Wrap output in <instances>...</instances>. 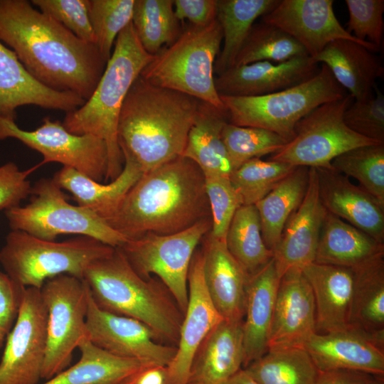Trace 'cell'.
I'll use <instances>...</instances> for the list:
<instances>
[{"label":"cell","mask_w":384,"mask_h":384,"mask_svg":"<svg viewBox=\"0 0 384 384\" xmlns=\"http://www.w3.org/2000/svg\"><path fill=\"white\" fill-rule=\"evenodd\" d=\"M0 41L41 85L85 101L107 63L95 43L80 39L27 0H0Z\"/></svg>","instance_id":"6da1fadb"},{"label":"cell","mask_w":384,"mask_h":384,"mask_svg":"<svg viewBox=\"0 0 384 384\" xmlns=\"http://www.w3.org/2000/svg\"><path fill=\"white\" fill-rule=\"evenodd\" d=\"M211 218L204 175L180 156L146 173L106 222L128 240L146 233L170 235Z\"/></svg>","instance_id":"7a4b0ae2"},{"label":"cell","mask_w":384,"mask_h":384,"mask_svg":"<svg viewBox=\"0 0 384 384\" xmlns=\"http://www.w3.org/2000/svg\"><path fill=\"white\" fill-rule=\"evenodd\" d=\"M201 102L139 75L120 110L117 139L122 153L132 157L143 173L182 156Z\"/></svg>","instance_id":"3957f363"},{"label":"cell","mask_w":384,"mask_h":384,"mask_svg":"<svg viewBox=\"0 0 384 384\" xmlns=\"http://www.w3.org/2000/svg\"><path fill=\"white\" fill-rule=\"evenodd\" d=\"M82 279L99 308L137 319L161 343L177 346L183 319L178 304L159 279L140 277L119 248L92 262Z\"/></svg>","instance_id":"277c9868"},{"label":"cell","mask_w":384,"mask_h":384,"mask_svg":"<svg viewBox=\"0 0 384 384\" xmlns=\"http://www.w3.org/2000/svg\"><path fill=\"white\" fill-rule=\"evenodd\" d=\"M154 56L141 45L131 21L117 37L92 95L81 107L66 112L62 122L70 133L93 135L106 143L105 180L113 181L123 169L124 157L117 139L120 110L131 86Z\"/></svg>","instance_id":"5b68a950"},{"label":"cell","mask_w":384,"mask_h":384,"mask_svg":"<svg viewBox=\"0 0 384 384\" xmlns=\"http://www.w3.org/2000/svg\"><path fill=\"white\" fill-rule=\"evenodd\" d=\"M222 42L223 31L217 19L204 27L191 25L154 56L140 77L154 85L193 97L226 114L214 83V63Z\"/></svg>","instance_id":"8992f818"},{"label":"cell","mask_w":384,"mask_h":384,"mask_svg":"<svg viewBox=\"0 0 384 384\" xmlns=\"http://www.w3.org/2000/svg\"><path fill=\"white\" fill-rule=\"evenodd\" d=\"M114 250L87 236L55 242L11 230L0 250V263L4 272L18 285L41 289L46 280L60 274L82 279L92 262Z\"/></svg>","instance_id":"52a82bcc"},{"label":"cell","mask_w":384,"mask_h":384,"mask_svg":"<svg viewBox=\"0 0 384 384\" xmlns=\"http://www.w3.org/2000/svg\"><path fill=\"white\" fill-rule=\"evenodd\" d=\"M346 95L328 67L321 64L315 75L286 90L262 96L220 97L229 123L270 130L289 142L302 118L318 106Z\"/></svg>","instance_id":"ba28073f"},{"label":"cell","mask_w":384,"mask_h":384,"mask_svg":"<svg viewBox=\"0 0 384 384\" xmlns=\"http://www.w3.org/2000/svg\"><path fill=\"white\" fill-rule=\"evenodd\" d=\"M30 202L5 210L11 230L54 241L60 235L73 234L94 238L114 248L127 239L92 211L69 203L52 178H43L31 187Z\"/></svg>","instance_id":"9c48e42d"},{"label":"cell","mask_w":384,"mask_h":384,"mask_svg":"<svg viewBox=\"0 0 384 384\" xmlns=\"http://www.w3.org/2000/svg\"><path fill=\"white\" fill-rule=\"evenodd\" d=\"M353 100L346 94L314 108L296 124L293 138L268 160L293 166L333 169L331 161L340 154L378 144L356 134L344 123L343 113Z\"/></svg>","instance_id":"30bf717a"},{"label":"cell","mask_w":384,"mask_h":384,"mask_svg":"<svg viewBox=\"0 0 384 384\" xmlns=\"http://www.w3.org/2000/svg\"><path fill=\"white\" fill-rule=\"evenodd\" d=\"M211 218L170 235L146 233L119 248L142 278L155 275L174 297L183 315L188 299V275L196 247L211 230Z\"/></svg>","instance_id":"8fae6325"},{"label":"cell","mask_w":384,"mask_h":384,"mask_svg":"<svg viewBox=\"0 0 384 384\" xmlns=\"http://www.w3.org/2000/svg\"><path fill=\"white\" fill-rule=\"evenodd\" d=\"M48 309L47 348L41 378L66 369L80 339L86 336L89 288L83 279L60 274L40 289Z\"/></svg>","instance_id":"7c38bea8"},{"label":"cell","mask_w":384,"mask_h":384,"mask_svg":"<svg viewBox=\"0 0 384 384\" xmlns=\"http://www.w3.org/2000/svg\"><path fill=\"white\" fill-rule=\"evenodd\" d=\"M14 138L39 152L43 165L57 162L71 167L90 178L102 182L106 178L108 153L106 143L90 134L78 135L68 132L58 120L49 117L32 131L23 130L15 121L0 117V140Z\"/></svg>","instance_id":"4fadbf2b"},{"label":"cell","mask_w":384,"mask_h":384,"mask_svg":"<svg viewBox=\"0 0 384 384\" xmlns=\"http://www.w3.org/2000/svg\"><path fill=\"white\" fill-rule=\"evenodd\" d=\"M48 309L40 289L25 288L0 361V384H38L47 348Z\"/></svg>","instance_id":"5bb4252c"},{"label":"cell","mask_w":384,"mask_h":384,"mask_svg":"<svg viewBox=\"0 0 384 384\" xmlns=\"http://www.w3.org/2000/svg\"><path fill=\"white\" fill-rule=\"evenodd\" d=\"M85 330L95 346L121 358L167 366L176 352V347L161 343L144 323L99 308L90 289Z\"/></svg>","instance_id":"9a60e30c"},{"label":"cell","mask_w":384,"mask_h":384,"mask_svg":"<svg viewBox=\"0 0 384 384\" xmlns=\"http://www.w3.org/2000/svg\"><path fill=\"white\" fill-rule=\"evenodd\" d=\"M333 4V0H279L261 21L289 34L311 58L338 39L351 40L372 52L378 51L371 43L361 42L348 33L338 21Z\"/></svg>","instance_id":"2e32d148"},{"label":"cell","mask_w":384,"mask_h":384,"mask_svg":"<svg viewBox=\"0 0 384 384\" xmlns=\"http://www.w3.org/2000/svg\"><path fill=\"white\" fill-rule=\"evenodd\" d=\"M203 265L202 250H196L188 271V299L180 329L176 352L166 366V384L188 383L196 350L207 334L223 320L208 295Z\"/></svg>","instance_id":"e0dca14e"},{"label":"cell","mask_w":384,"mask_h":384,"mask_svg":"<svg viewBox=\"0 0 384 384\" xmlns=\"http://www.w3.org/2000/svg\"><path fill=\"white\" fill-rule=\"evenodd\" d=\"M316 333L311 287L302 270H289L280 278L267 348L304 347Z\"/></svg>","instance_id":"ac0fdd59"},{"label":"cell","mask_w":384,"mask_h":384,"mask_svg":"<svg viewBox=\"0 0 384 384\" xmlns=\"http://www.w3.org/2000/svg\"><path fill=\"white\" fill-rule=\"evenodd\" d=\"M319 68L308 55L277 63L259 61L233 66L215 75V87L219 96H262L300 84L315 75Z\"/></svg>","instance_id":"d6986e66"},{"label":"cell","mask_w":384,"mask_h":384,"mask_svg":"<svg viewBox=\"0 0 384 384\" xmlns=\"http://www.w3.org/2000/svg\"><path fill=\"white\" fill-rule=\"evenodd\" d=\"M326 212L319 198L316 169L309 168L306 194L298 208L287 220L274 251L279 278L289 270H302L314 262Z\"/></svg>","instance_id":"ffe728a7"},{"label":"cell","mask_w":384,"mask_h":384,"mask_svg":"<svg viewBox=\"0 0 384 384\" xmlns=\"http://www.w3.org/2000/svg\"><path fill=\"white\" fill-rule=\"evenodd\" d=\"M325 209L384 244V206L334 169H316Z\"/></svg>","instance_id":"44dd1931"},{"label":"cell","mask_w":384,"mask_h":384,"mask_svg":"<svg viewBox=\"0 0 384 384\" xmlns=\"http://www.w3.org/2000/svg\"><path fill=\"white\" fill-rule=\"evenodd\" d=\"M304 348L320 371L352 370L384 376V348L351 328L316 333Z\"/></svg>","instance_id":"7402d4cb"},{"label":"cell","mask_w":384,"mask_h":384,"mask_svg":"<svg viewBox=\"0 0 384 384\" xmlns=\"http://www.w3.org/2000/svg\"><path fill=\"white\" fill-rule=\"evenodd\" d=\"M85 102L77 95L55 91L41 85L26 70L15 53L0 41V117L16 122V109L24 105L69 112Z\"/></svg>","instance_id":"603a6c76"},{"label":"cell","mask_w":384,"mask_h":384,"mask_svg":"<svg viewBox=\"0 0 384 384\" xmlns=\"http://www.w3.org/2000/svg\"><path fill=\"white\" fill-rule=\"evenodd\" d=\"M202 252L208 295L224 320L242 321L248 275L228 251L225 241L206 235Z\"/></svg>","instance_id":"cb8c5ba5"},{"label":"cell","mask_w":384,"mask_h":384,"mask_svg":"<svg viewBox=\"0 0 384 384\" xmlns=\"http://www.w3.org/2000/svg\"><path fill=\"white\" fill-rule=\"evenodd\" d=\"M302 271L314 297L316 333L349 329L353 288L352 269L313 262Z\"/></svg>","instance_id":"d4e9b609"},{"label":"cell","mask_w":384,"mask_h":384,"mask_svg":"<svg viewBox=\"0 0 384 384\" xmlns=\"http://www.w3.org/2000/svg\"><path fill=\"white\" fill-rule=\"evenodd\" d=\"M244 360L242 321L223 319L196 350L188 383L220 384L242 369Z\"/></svg>","instance_id":"484cf974"},{"label":"cell","mask_w":384,"mask_h":384,"mask_svg":"<svg viewBox=\"0 0 384 384\" xmlns=\"http://www.w3.org/2000/svg\"><path fill=\"white\" fill-rule=\"evenodd\" d=\"M279 281L274 257L265 267L248 277L242 320L243 368L262 356L268 349L269 334Z\"/></svg>","instance_id":"4316f807"},{"label":"cell","mask_w":384,"mask_h":384,"mask_svg":"<svg viewBox=\"0 0 384 384\" xmlns=\"http://www.w3.org/2000/svg\"><path fill=\"white\" fill-rule=\"evenodd\" d=\"M124 166L108 184L97 182L75 169L63 166L52 179L62 190L70 192L79 206L88 209L105 221L117 212L124 197L143 172L129 155L122 154Z\"/></svg>","instance_id":"83f0119b"},{"label":"cell","mask_w":384,"mask_h":384,"mask_svg":"<svg viewBox=\"0 0 384 384\" xmlns=\"http://www.w3.org/2000/svg\"><path fill=\"white\" fill-rule=\"evenodd\" d=\"M312 58L318 64L326 65L355 100L372 96L376 80L384 74L378 58L364 46L351 40L333 41Z\"/></svg>","instance_id":"f1b7e54d"},{"label":"cell","mask_w":384,"mask_h":384,"mask_svg":"<svg viewBox=\"0 0 384 384\" xmlns=\"http://www.w3.org/2000/svg\"><path fill=\"white\" fill-rule=\"evenodd\" d=\"M351 269L349 328L366 334L384 348V254Z\"/></svg>","instance_id":"f546056e"},{"label":"cell","mask_w":384,"mask_h":384,"mask_svg":"<svg viewBox=\"0 0 384 384\" xmlns=\"http://www.w3.org/2000/svg\"><path fill=\"white\" fill-rule=\"evenodd\" d=\"M384 254V244L326 210L314 262L353 268Z\"/></svg>","instance_id":"4dcf8cb0"},{"label":"cell","mask_w":384,"mask_h":384,"mask_svg":"<svg viewBox=\"0 0 384 384\" xmlns=\"http://www.w3.org/2000/svg\"><path fill=\"white\" fill-rule=\"evenodd\" d=\"M226 118L225 113L201 102L182 156L193 161L203 174L229 177L234 171L221 136Z\"/></svg>","instance_id":"1f68e13d"},{"label":"cell","mask_w":384,"mask_h":384,"mask_svg":"<svg viewBox=\"0 0 384 384\" xmlns=\"http://www.w3.org/2000/svg\"><path fill=\"white\" fill-rule=\"evenodd\" d=\"M77 348L80 360L42 384H121L133 373L154 365L114 356L95 346L86 336Z\"/></svg>","instance_id":"d6a6232c"},{"label":"cell","mask_w":384,"mask_h":384,"mask_svg":"<svg viewBox=\"0 0 384 384\" xmlns=\"http://www.w3.org/2000/svg\"><path fill=\"white\" fill-rule=\"evenodd\" d=\"M279 0H217V16L223 31V46L214 63L218 75L234 66L253 24L272 11Z\"/></svg>","instance_id":"836d02e7"},{"label":"cell","mask_w":384,"mask_h":384,"mask_svg":"<svg viewBox=\"0 0 384 384\" xmlns=\"http://www.w3.org/2000/svg\"><path fill=\"white\" fill-rule=\"evenodd\" d=\"M309 183V168L297 166L263 198L255 204L265 244L274 253L283 228L298 208Z\"/></svg>","instance_id":"e575fe53"},{"label":"cell","mask_w":384,"mask_h":384,"mask_svg":"<svg viewBox=\"0 0 384 384\" xmlns=\"http://www.w3.org/2000/svg\"><path fill=\"white\" fill-rule=\"evenodd\" d=\"M244 369L258 384H315L319 374L304 347L270 348Z\"/></svg>","instance_id":"d590c367"},{"label":"cell","mask_w":384,"mask_h":384,"mask_svg":"<svg viewBox=\"0 0 384 384\" xmlns=\"http://www.w3.org/2000/svg\"><path fill=\"white\" fill-rule=\"evenodd\" d=\"M225 244L248 276L256 273L274 257L273 252L263 240L255 205H243L237 210L228 228Z\"/></svg>","instance_id":"8d00e7d4"},{"label":"cell","mask_w":384,"mask_h":384,"mask_svg":"<svg viewBox=\"0 0 384 384\" xmlns=\"http://www.w3.org/2000/svg\"><path fill=\"white\" fill-rule=\"evenodd\" d=\"M173 0H135L132 23L137 38L149 54L155 55L181 34Z\"/></svg>","instance_id":"74e56055"},{"label":"cell","mask_w":384,"mask_h":384,"mask_svg":"<svg viewBox=\"0 0 384 384\" xmlns=\"http://www.w3.org/2000/svg\"><path fill=\"white\" fill-rule=\"evenodd\" d=\"M305 55H308L303 46L289 34L273 25L260 21L253 24L236 58L234 66L259 61L282 63Z\"/></svg>","instance_id":"f35d334b"},{"label":"cell","mask_w":384,"mask_h":384,"mask_svg":"<svg viewBox=\"0 0 384 384\" xmlns=\"http://www.w3.org/2000/svg\"><path fill=\"white\" fill-rule=\"evenodd\" d=\"M332 168L359 186L384 206V144L350 149L331 161Z\"/></svg>","instance_id":"ab89813d"},{"label":"cell","mask_w":384,"mask_h":384,"mask_svg":"<svg viewBox=\"0 0 384 384\" xmlns=\"http://www.w3.org/2000/svg\"><path fill=\"white\" fill-rule=\"evenodd\" d=\"M297 166L279 161L254 158L234 170L229 178L242 205H255Z\"/></svg>","instance_id":"60d3db41"},{"label":"cell","mask_w":384,"mask_h":384,"mask_svg":"<svg viewBox=\"0 0 384 384\" xmlns=\"http://www.w3.org/2000/svg\"><path fill=\"white\" fill-rule=\"evenodd\" d=\"M221 136L234 170L248 160L276 153L288 142L270 130L228 122L225 123Z\"/></svg>","instance_id":"b9f144b4"},{"label":"cell","mask_w":384,"mask_h":384,"mask_svg":"<svg viewBox=\"0 0 384 384\" xmlns=\"http://www.w3.org/2000/svg\"><path fill=\"white\" fill-rule=\"evenodd\" d=\"M135 0H88L95 45L107 61L119 33L132 21Z\"/></svg>","instance_id":"7bdbcfd3"},{"label":"cell","mask_w":384,"mask_h":384,"mask_svg":"<svg viewBox=\"0 0 384 384\" xmlns=\"http://www.w3.org/2000/svg\"><path fill=\"white\" fill-rule=\"evenodd\" d=\"M203 175L212 223L210 234L225 241L231 220L237 210L243 206L242 202L229 177L212 174Z\"/></svg>","instance_id":"ee69618b"},{"label":"cell","mask_w":384,"mask_h":384,"mask_svg":"<svg viewBox=\"0 0 384 384\" xmlns=\"http://www.w3.org/2000/svg\"><path fill=\"white\" fill-rule=\"evenodd\" d=\"M349 14L347 28L351 35L380 50L383 42L384 1L346 0Z\"/></svg>","instance_id":"f6af8a7d"},{"label":"cell","mask_w":384,"mask_h":384,"mask_svg":"<svg viewBox=\"0 0 384 384\" xmlns=\"http://www.w3.org/2000/svg\"><path fill=\"white\" fill-rule=\"evenodd\" d=\"M375 94L361 100H353L343 113L346 125L356 134L384 144V95Z\"/></svg>","instance_id":"bcb514c9"},{"label":"cell","mask_w":384,"mask_h":384,"mask_svg":"<svg viewBox=\"0 0 384 384\" xmlns=\"http://www.w3.org/2000/svg\"><path fill=\"white\" fill-rule=\"evenodd\" d=\"M31 3L80 39L95 44L88 0H31Z\"/></svg>","instance_id":"7dc6e473"},{"label":"cell","mask_w":384,"mask_h":384,"mask_svg":"<svg viewBox=\"0 0 384 384\" xmlns=\"http://www.w3.org/2000/svg\"><path fill=\"white\" fill-rule=\"evenodd\" d=\"M40 164L26 171H21L14 162L0 166V210L20 206L31 194L29 174Z\"/></svg>","instance_id":"c3c4849f"},{"label":"cell","mask_w":384,"mask_h":384,"mask_svg":"<svg viewBox=\"0 0 384 384\" xmlns=\"http://www.w3.org/2000/svg\"><path fill=\"white\" fill-rule=\"evenodd\" d=\"M24 289L0 270V350L17 318Z\"/></svg>","instance_id":"681fc988"},{"label":"cell","mask_w":384,"mask_h":384,"mask_svg":"<svg viewBox=\"0 0 384 384\" xmlns=\"http://www.w3.org/2000/svg\"><path fill=\"white\" fill-rule=\"evenodd\" d=\"M174 9L180 21L187 19L192 26L204 27L216 20L217 0H175Z\"/></svg>","instance_id":"f907efd6"},{"label":"cell","mask_w":384,"mask_h":384,"mask_svg":"<svg viewBox=\"0 0 384 384\" xmlns=\"http://www.w3.org/2000/svg\"><path fill=\"white\" fill-rule=\"evenodd\" d=\"M381 378L352 370H319L315 384H376Z\"/></svg>","instance_id":"816d5d0a"},{"label":"cell","mask_w":384,"mask_h":384,"mask_svg":"<svg viewBox=\"0 0 384 384\" xmlns=\"http://www.w3.org/2000/svg\"><path fill=\"white\" fill-rule=\"evenodd\" d=\"M166 366L149 365L126 378L121 384H166Z\"/></svg>","instance_id":"f5cc1de1"},{"label":"cell","mask_w":384,"mask_h":384,"mask_svg":"<svg viewBox=\"0 0 384 384\" xmlns=\"http://www.w3.org/2000/svg\"><path fill=\"white\" fill-rule=\"evenodd\" d=\"M220 384H258L244 369L242 368L233 376Z\"/></svg>","instance_id":"db71d44e"},{"label":"cell","mask_w":384,"mask_h":384,"mask_svg":"<svg viewBox=\"0 0 384 384\" xmlns=\"http://www.w3.org/2000/svg\"><path fill=\"white\" fill-rule=\"evenodd\" d=\"M376 384H384L383 378H380Z\"/></svg>","instance_id":"11a10c76"},{"label":"cell","mask_w":384,"mask_h":384,"mask_svg":"<svg viewBox=\"0 0 384 384\" xmlns=\"http://www.w3.org/2000/svg\"><path fill=\"white\" fill-rule=\"evenodd\" d=\"M184 384H193V383H184Z\"/></svg>","instance_id":"9f6ffc18"}]
</instances>
